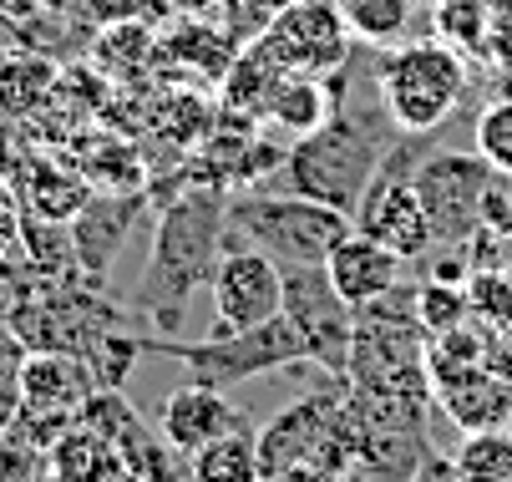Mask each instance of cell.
Instances as JSON below:
<instances>
[{
  "label": "cell",
  "instance_id": "26",
  "mask_svg": "<svg viewBox=\"0 0 512 482\" xmlns=\"http://www.w3.org/2000/svg\"><path fill=\"white\" fill-rule=\"evenodd\" d=\"M355 46L365 51H391L406 41L411 21H416V0H345L340 6Z\"/></svg>",
  "mask_w": 512,
  "mask_h": 482
},
{
  "label": "cell",
  "instance_id": "13",
  "mask_svg": "<svg viewBox=\"0 0 512 482\" xmlns=\"http://www.w3.org/2000/svg\"><path fill=\"white\" fill-rule=\"evenodd\" d=\"M436 411H447L462 437L472 432H502L512 422V381L492 366H457V371H431Z\"/></svg>",
  "mask_w": 512,
  "mask_h": 482
},
{
  "label": "cell",
  "instance_id": "38",
  "mask_svg": "<svg viewBox=\"0 0 512 482\" xmlns=\"http://www.w3.org/2000/svg\"><path fill=\"white\" fill-rule=\"evenodd\" d=\"M51 6H61V0H0V11L16 16V21H31V16H41V11H51Z\"/></svg>",
  "mask_w": 512,
  "mask_h": 482
},
{
  "label": "cell",
  "instance_id": "42",
  "mask_svg": "<svg viewBox=\"0 0 512 482\" xmlns=\"http://www.w3.org/2000/svg\"><path fill=\"white\" fill-rule=\"evenodd\" d=\"M325 6H335V11H340V6H345V0H325Z\"/></svg>",
  "mask_w": 512,
  "mask_h": 482
},
{
  "label": "cell",
  "instance_id": "22",
  "mask_svg": "<svg viewBox=\"0 0 512 482\" xmlns=\"http://www.w3.org/2000/svg\"><path fill=\"white\" fill-rule=\"evenodd\" d=\"M71 163L87 173V183L97 193H142V178H148L142 153L132 143H122V137H107V132H97L92 143L71 148Z\"/></svg>",
  "mask_w": 512,
  "mask_h": 482
},
{
  "label": "cell",
  "instance_id": "7",
  "mask_svg": "<svg viewBox=\"0 0 512 482\" xmlns=\"http://www.w3.org/2000/svg\"><path fill=\"white\" fill-rule=\"evenodd\" d=\"M279 315L289 320V330L300 335L305 361L320 376L345 381L350 376V351H355V305L340 300V290L330 285L325 264L310 269H284V305Z\"/></svg>",
  "mask_w": 512,
  "mask_h": 482
},
{
  "label": "cell",
  "instance_id": "16",
  "mask_svg": "<svg viewBox=\"0 0 512 482\" xmlns=\"http://www.w3.org/2000/svg\"><path fill=\"white\" fill-rule=\"evenodd\" d=\"M239 427H249L239 411L229 406V391H213V386H178L168 401H163V411H158V432H163V442L178 452V457H193V452H203L208 442H218L224 432H239Z\"/></svg>",
  "mask_w": 512,
  "mask_h": 482
},
{
  "label": "cell",
  "instance_id": "28",
  "mask_svg": "<svg viewBox=\"0 0 512 482\" xmlns=\"http://www.w3.org/2000/svg\"><path fill=\"white\" fill-rule=\"evenodd\" d=\"M467 315H472V305H467V285L431 280V274L416 285V320H421L426 340H431V335H442V330H452V325H462Z\"/></svg>",
  "mask_w": 512,
  "mask_h": 482
},
{
  "label": "cell",
  "instance_id": "10",
  "mask_svg": "<svg viewBox=\"0 0 512 482\" xmlns=\"http://www.w3.org/2000/svg\"><path fill=\"white\" fill-rule=\"evenodd\" d=\"M208 290H213V330L208 335L254 330V325L274 320L284 305V269L249 244H224V259H218Z\"/></svg>",
  "mask_w": 512,
  "mask_h": 482
},
{
  "label": "cell",
  "instance_id": "32",
  "mask_svg": "<svg viewBox=\"0 0 512 482\" xmlns=\"http://www.w3.org/2000/svg\"><path fill=\"white\" fill-rule=\"evenodd\" d=\"M482 229L512 239V173H492V183L482 193Z\"/></svg>",
  "mask_w": 512,
  "mask_h": 482
},
{
  "label": "cell",
  "instance_id": "1",
  "mask_svg": "<svg viewBox=\"0 0 512 482\" xmlns=\"http://www.w3.org/2000/svg\"><path fill=\"white\" fill-rule=\"evenodd\" d=\"M224 234H229V193L183 183L158 214L153 249L132 295V315H142L153 330H178L188 295L213 285V269L224 259Z\"/></svg>",
  "mask_w": 512,
  "mask_h": 482
},
{
  "label": "cell",
  "instance_id": "37",
  "mask_svg": "<svg viewBox=\"0 0 512 482\" xmlns=\"http://www.w3.org/2000/svg\"><path fill=\"white\" fill-rule=\"evenodd\" d=\"M269 482H340V477L325 472L320 462H300V467H289V472H279V477H269Z\"/></svg>",
  "mask_w": 512,
  "mask_h": 482
},
{
  "label": "cell",
  "instance_id": "18",
  "mask_svg": "<svg viewBox=\"0 0 512 482\" xmlns=\"http://www.w3.org/2000/svg\"><path fill=\"white\" fill-rule=\"evenodd\" d=\"M92 193L97 188L87 183V173L71 158H21V173H16L21 214H36V219H51V224H71L87 209Z\"/></svg>",
  "mask_w": 512,
  "mask_h": 482
},
{
  "label": "cell",
  "instance_id": "19",
  "mask_svg": "<svg viewBox=\"0 0 512 482\" xmlns=\"http://www.w3.org/2000/svg\"><path fill=\"white\" fill-rule=\"evenodd\" d=\"M61 87V72L56 61L36 46H11L0 51V117L6 122H21V117H36Z\"/></svg>",
  "mask_w": 512,
  "mask_h": 482
},
{
  "label": "cell",
  "instance_id": "24",
  "mask_svg": "<svg viewBox=\"0 0 512 482\" xmlns=\"http://www.w3.org/2000/svg\"><path fill=\"white\" fill-rule=\"evenodd\" d=\"M188 482H264L254 427L224 432L218 442H208L203 452H193L188 457Z\"/></svg>",
  "mask_w": 512,
  "mask_h": 482
},
{
  "label": "cell",
  "instance_id": "2",
  "mask_svg": "<svg viewBox=\"0 0 512 482\" xmlns=\"http://www.w3.org/2000/svg\"><path fill=\"white\" fill-rule=\"evenodd\" d=\"M467 92H472L467 56L436 36H416L391 51H376V102L396 137L442 132L452 112L467 102Z\"/></svg>",
  "mask_w": 512,
  "mask_h": 482
},
{
  "label": "cell",
  "instance_id": "12",
  "mask_svg": "<svg viewBox=\"0 0 512 482\" xmlns=\"http://www.w3.org/2000/svg\"><path fill=\"white\" fill-rule=\"evenodd\" d=\"M142 209H148V188L142 193H92L87 209L71 219V249H77V264L87 280L107 285V274L117 264V254L127 249Z\"/></svg>",
  "mask_w": 512,
  "mask_h": 482
},
{
  "label": "cell",
  "instance_id": "33",
  "mask_svg": "<svg viewBox=\"0 0 512 482\" xmlns=\"http://www.w3.org/2000/svg\"><path fill=\"white\" fill-rule=\"evenodd\" d=\"M21 259V203L16 193L0 188V264Z\"/></svg>",
  "mask_w": 512,
  "mask_h": 482
},
{
  "label": "cell",
  "instance_id": "9",
  "mask_svg": "<svg viewBox=\"0 0 512 482\" xmlns=\"http://www.w3.org/2000/svg\"><path fill=\"white\" fill-rule=\"evenodd\" d=\"M274 66L279 77H330L355 56V36L345 26V16L325 0H295L284 6L254 41Z\"/></svg>",
  "mask_w": 512,
  "mask_h": 482
},
{
  "label": "cell",
  "instance_id": "41",
  "mask_svg": "<svg viewBox=\"0 0 512 482\" xmlns=\"http://www.w3.org/2000/svg\"><path fill=\"white\" fill-rule=\"evenodd\" d=\"M340 482H381V477H371V472H345Z\"/></svg>",
  "mask_w": 512,
  "mask_h": 482
},
{
  "label": "cell",
  "instance_id": "35",
  "mask_svg": "<svg viewBox=\"0 0 512 482\" xmlns=\"http://www.w3.org/2000/svg\"><path fill=\"white\" fill-rule=\"evenodd\" d=\"M137 6L142 0H77V16L97 21V26H117V21H137Z\"/></svg>",
  "mask_w": 512,
  "mask_h": 482
},
{
  "label": "cell",
  "instance_id": "34",
  "mask_svg": "<svg viewBox=\"0 0 512 482\" xmlns=\"http://www.w3.org/2000/svg\"><path fill=\"white\" fill-rule=\"evenodd\" d=\"M482 61L492 66V72H497L502 82H512V16H497V26H492V36H487Z\"/></svg>",
  "mask_w": 512,
  "mask_h": 482
},
{
  "label": "cell",
  "instance_id": "25",
  "mask_svg": "<svg viewBox=\"0 0 512 482\" xmlns=\"http://www.w3.org/2000/svg\"><path fill=\"white\" fill-rule=\"evenodd\" d=\"M497 26V0H431V36L462 51L467 61L487 51V36Z\"/></svg>",
  "mask_w": 512,
  "mask_h": 482
},
{
  "label": "cell",
  "instance_id": "39",
  "mask_svg": "<svg viewBox=\"0 0 512 482\" xmlns=\"http://www.w3.org/2000/svg\"><path fill=\"white\" fill-rule=\"evenodd\" d=\"M168 6H173V16H213L224 0H168Z\"/></svg>",
  "mask_w": 512,
  "mask_h": 482
},
{
  "label": "cell",
  "instance_id": "11",
  "mask_svg": "<svg viewBox=\"0 0 512 482\" xmlns=\"http://www.w3.org/2000/svg\"><path fill=\"white\" fill-rule=\"evenodd\" d=\"M345 391H350V381L325 376L315 391H305L295 406L274 411V417L254 432L259 437V472H264V482L289 472V467H300V462H315L325 452L330 427H335L340 406H345Z\"/></svg>",
  "mask_w": 512,
  "mask_h": 482
},
{
  "label": "cell",
  "instance_id": "21",
  "mask_svg": "<svg viewBox=\"0 0 512 482\" xmlns=\"http://www.w3.org/2000/svg\"><path fill=\"white\" fill-rule=\"evenodd\" d=\"M92 61L102 66V77L112 82H137L158 72V26L153 21H117V26H102L97 41H92Z\"/></svg>",
  "mask_w": 512,
  "mask_h": 482
},
{
  "label": "cell",
  "instance_id": "14",
  "mask_svg": "<svg viewBox=\"0 0 512 482\" xmlns=\"http://www.w3.org/2000/svg\"><path fill=\"white\" fill-rule=\"evenodd\" d=\"M325 274H330V285L340 290V300H345V305L365 310V305L386 300V295L401 285L406 259H401L396 249H386L381 239L350 229V234L325 254Z\"/></svg>",
  "mask_w": 512,
  "mask_h": 482
},
{
  "label": "cell",
  "instance_id": "15",
  "mask_svg": "<svg viewBox=\"0 0 512 482\" xmlns=\"http://www.w3.org/2000/svg\"><path fill=\"white\" fill-rule=\"evenodd\" d=\"M21 411L36 417H61V422H82V406L97 396V381L82 356H61V351H31L21 376Z\"/></svg>",
  "mask_w": 512,
  "mask_h": 482
},
{
  "label": "cell",
  "instance_id": "20",
  "mask_svg": "<svg viewBox=\"0 0 512 482\" xmlns=\"http://www.w3.org/2000/svg\"><path fill=\"white\" fill-rule=\"evenodd\" d=\"M46 467H51L56 482H117V477L127 472V467H122V452H117L97 427H87V422L66 427V432L51 442Z\"/></svg>",
  "mask_w": 512,
  "mask_h": 482
},
{
  "label": "cell",
  "instance_id": "6",
  "mask_svg": "<svg viewBox=\"0 0 512 482\" xmlns=\"http://www.w3.org/2000/svg\"><path fill=\"white\" fill-rule=\"evenodd\" d=\"M421 143H426V137H396L391 153H386V163H381V173L371 178V188H365L360 209L350 214V224H355L360 234L381 239V244L396 249L406 264H411V259H426V254L436 249V234H431V224H426V214H421V198H416V183H411L416 163L426 158Z\"/></svg>",
  "mask_w": 512,
  "mask_h": 482
},
{
  "label": "cell",
  "instance_id": "3",
  "mask_svg": "<svg viewBox=\"0 0 512 482\" xmlns=\"http://www.w3.org/2000/svg\"><path fill=\"white\" fill-rule=\"evenodd\" d=\"M391 143L396 137L376 132L360 112L340 107L325 127H315L310 137H295V143H289L279 173H284L289 193L315 198V203H325V209L350 219L360 209L365 188H371V178L381 173Z\"/></svg>",
  "mask_w": 512,
  "mask_h": 482
},
{
  "label": "cell",
  "instance_id": "30",
  "mask_svg": "<svg viewBox=\"0 0 512 482\" xmlns=\"http://www.w3.org/2000/svg\"><path fill=\"white\" fill-rule=\"evenodd\" d=\"M472 148H477L497 173H512V92H497V97L477 112Z\"/></svg>",
  "mask_w": 512,
  "mask_h": 482
},
{
  "label": "cell",
  "instance_id": "4",
  "mask_svg": "<svg viewBox=\"0 0 512 482\" xmlns=\"http://www.w3.org/2000/svg\"><path fill=\"white\" fill-rule=\"evenodd\" d=\"M142 356H168L188 371L193 386H213V391H234L254 376H279V371H300L305 346L289 330L284 315L254 325V330H234V335H203V340H173V335H142Z\"/></svg>",
  "mask_w": 512,
  "mask_h": 482
},
{
  "label": "cell",
  "instance_id": "36",
  "mask_svg": "<svg viewBox=\"0 0 512 482\" xmlns=\"http://www.w3.org/2000/svg\"><path fill=\"white\" fill-rule=\"evenodd\" d=\"M26 340L11 330V320H0V386H11L16 376H21V366H26Z\"/></svg>",
  "mask_w": 512,
  "mask_h": 482
},
{
  "label": "cell",
  "instance_id": "29",
  "mask_svg": "<svg viewBox=\"0 0 512 482\" xmlns=\"http://www.w3.org/2000/svg\"><path fill=\"white\" fill-rule=\"evenodd\" d=\"M467 305L482 325L512 335V269H472L467 274Z\"/></svg>",
  "mask_w": 512,
  "mask_h": 482
},
{
  "label": "cell",
  "instance_id": "40",
  "mask_svg": "<svg viewBox=\"0 0 512 482\" xmlns=\"http://www.w3.org/2000/svg\"><path fill=\"white\" fill-rule=\"evenodd\" d=\"M11 305H16V280H11V269L0 264V320L11 315Z\"/></svg>",
  "mask_w": 512,
  "mask_h": 482
},
{
  "label": "cell",
  "instance_id": "5",
  "mask_svg": "<svg viewBox=\"0 0 512 482\" xmlns=\"http://www.w3.org/2000/svg\"><path fill=\"white\" fill-rule=\"evenodd\" d=\"M355 224L335 209L300 193H239L229 198V234L224 244H249L279 269H310L350 234Z\"/></svg>",
  "mask_w": 512,
  "mask_h": 482
},
{
  "label": "cell",
  "instance_id": "27",
  "mask_svg": "<svg viewBox=\"0 0 512 482\" xmlns=\"http://www.w3.org/2000/svg\"><path fill=\"white\" fill-rule=\"evenodd\" d=\"M462 482H512V437L507 432H472L452 452Z\"/></svg>",
  "mask_w": 512,
  "mask_h": 482
},
{
  "label": "cell",
  "instance_id": "17",
  "mask_svg": "<svg viewBox=\"0 0 512 482\" xmlns=\"http://www.w3.org/2000/svg\"><path fill=\"white\" fill-rule=\"evenodd\" d=\"M244 46L218 26L213 16H178L168 31H158V61L163 66H178L183 77H198V82H224L229 66Z\"/></svg>",
  "mask_w": 512,
  "mask_h": 482
},
{
  "label": "cell",
  "instance_id": "8",
  "mask_svg": "<svg viewBox=\"0 0 512 482\" xmlns=\"http://www.w3.org/2000/svg\"><path fill=\"white\" fill-rule=\"evenodd\" d=\"M492 163L477 148H452V153H426L411 173L421 214L436 234V244H467L482 229V193L492 183Z\"/></svg>",
  "mask_w": 512,
  "mask_h": 482
},
{
  "label": "cell",
  "instance_id": "31",
  "mask_svg": "<svg viewBox=\"0 0 512 482\" xmlns=\"http://www.w3.org/2000/svg\"><path fill=\"white\" fill-rule=\"evenodd\" d=\"M284 6H295V0H224V31L239 41V46H249V41H259V31L284 11Z\"/></svg>",
  "mask_w": 512,
  "mask_h": 482
},
{
  "label": "cell",
  "instance_id": "23",
  "mask_svg": "<svg viewBox=\"0 0 512 482\" xmlns=\"http://www.w3.org/2000/svg\"><path fill=\"white\" fill-rule=\"evenodd\" d=\"M330 117H335V97H330V82L325 77H284L274 87V102H269V117L264 122H274L289 137H310Z\"/></svg>",
  "mask_w": 512,
  "mask_h": 482
}]
</instances>
